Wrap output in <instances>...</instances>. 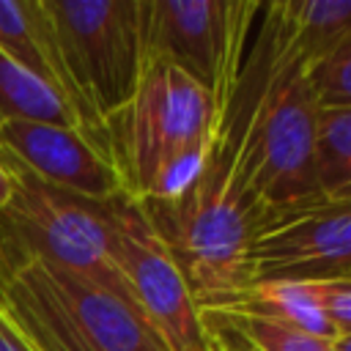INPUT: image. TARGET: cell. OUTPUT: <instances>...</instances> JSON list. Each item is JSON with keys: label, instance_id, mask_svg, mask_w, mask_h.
<instances>
[{"label": "cell", "instance_id": "cell-11", "mask_svg": "<svg viewBox=\"0 0 351 351\" xmlns=\"http://www.w3.org/2000/svg\"><path fill=\"white\" fill-rule=\"evenodd\" d=\"M0 49L55 85L74 107L44 0H0Z\"/></svg>", "mask_w": 351, "mask_h": 351}, {"label": "cell", "instance_id": "cell-5", "mask_svg": "<svg viewBox=\"0 0 351 351\" xmlns=\"http://www.w3.org/2000/svg\"><path fill=\"white\" fill-rule=\"evenodd\" d=\"M217 132L211 96L167 63H145L129 107L110 123V151L126 195L145 200L156 176L178 156L211 148Z\"/></svg>", "mask_w": 351, "mask_h": 351}, {"label": "cell", "instance_id": "cell-8", "mask_svg": "<svg viewBox=\"0 0 351 351\" xmlns=\"http://www.w3.org/2000/svg\"><path fill=\"white\" fill-rule=\"evenodd\" d=\"M351 271V197H315L263 217L247 250V282Z\"/></svg>", "mask_w": 351, "mask_h": 351}, {"label": "cell", "instance_id": "cell-2", "mask_svg": "<svg viewBox=\"0 0 351 351\" xmlns=\"http://www.w3.org/2000/svg\"><path fill=\"white\" fill-rule=\"evenodd\" d=\"M74 110L110 148V123L129 107L145 71V0H44ZM112 154V151H110Z\"/></svg>", "mask_w": 351, "mask_h": 351}, {"label": "cell", "instance_id": "cell-15", "mask_svg": "<svg viewBox=\"0 0 351 351\" xmlns=\"http://www.w3.org/2000/svg\"><path fill=\"white\" fill-rule=\"evenodd\" d=\"M313 173L318 197H351V110H318Z\"/></svg>", "mask_w": 351, "mask_h": 351}, {"label": "cell", "instance_id": "cell-21", "mask_svg": "<svg viewBox=\"0 0 351 351\" xmlns=\"http://www.w3.org/2000/svg\"><path fill=\"white\" fill-rule=\"evenodd\" d=\"M340 277H348V280H351V271H346V274H340Z\"/></svg>", "mask_w": 351, "mask_h": 351}, {"label": "cell", "instance_id": "cell-20", "mask_svg": "<svg viewBox=\"0 0 351 351\" xmlns=\"http://www.w3.org/2000/svg\"><path fill=\"white\" fill-rule=\"evenodd\" d=\"M332 351H351V332L337 335V337L332 340Z\"/></svg>", "mask_w": 351, "mask_h": 351}, {"label": "cell", "instance_id": "cell-7", "mask_svg": "<svg viewBox=\"0 0 351 351\" xmlns=\"http://www.w3.org/2000/svg\"><path fill=\"white\" fill-rule=\"evenodd\" d=\"M112 225V258L140 318L165 351H211L203 315L170 250L129 195L107 203Z\"/></svg>", "mask_w": 351, "mask_h": 351}, {"label": "cell", "instance_id": "cell-10", "mask_svg": "<svg viewBox=\"0 0 351 351\" xmlns=\"http://www.w3.org/2000/svg\"><path fill=\"white\" fill-rule=\"evenodd\" d=\"M277 47L307 74L351 38V0H285L263 5Z\"/></svg>", "mask_w": 351, "mask_h": 351}, {"label": "cell", "instance_id": "cell-4", "mask_svg": "<svg viewBox=\"0 0 351 351\" xmlns=\"http://www.w3.org/2000/svg\"><path fill=\"white\" fill-rule=\"evenodd\" d=\"M11 167L16 189L0 211V271L38 261L112 291L132 304L112 258L110 200L96 203L60 192L19 165L11 162Z\"/></svg>", "mask_w": 351, "mask_h": 351}, {"label": "cell", "instance_id": "cell-12", "mask_svg": "<svg viewBox=\"0 0 351 351\" xmlns=\"http://www.w3.org/2000/svg\"><path fill=\"white\" fill-rule=\"evenodd\" d=\"M200 310H244V313H258L269 315L277 321H285L313 337L321 340H335L337 329L332 321L324 315L313 288L307 280H258L247 282L236 293L217 299Z\"/></svg>", "mask_w": 351, "mask_h": 351}, {"label": "cell", "instance_id": "cell-9", "mask_svg": "<svg viewBox=\"0 0 351 351\" xmlns=\"http://www.w3.org/2000/svg\"><path fill=\"white\" fill-rule=\"evenodd\" d=\"M0 154L47 186L85 200L107 203L126 195L110 148L77 126L5 121L0 123Z\"/></svg>", "mask_w": 351, "mask_h": 351}, {"label": "cell", "instance_id": "cell-16", "mask_svg": "<svg viewBox=\"0 0 351 351\" xmlns=\"http://www.w3.org/2000/svg\"><path fill=\"white\" fill-rule=\"evenodd\" d=\"M318 110H351V38L307 71Z\"/></svg>", "mask_w": 351, "mask_h": 351}, {"label": "cell", "instance_id": "cell-6", "mask_svg": "<svg viewBox=\"0 0 351 351\" xmlns=\"http://www.w3.org/2000/svg\"><path fill=\"white\" fill-rule=\"evenodd\" d=\"M261 3L145 0V63H167L197 82L214 101L217 126L233 99L244 44ZM217 134V132H214Z\"/></svg>", "mask_w": 351, "mask_h": 351}, {"label": "cell", "instance_id": "cell-19", "mask_svg": "<svg viewBox=\"0 0 351 351\" xmlns=\"http://www.w3.org/2000/svg\"><path fill=\"white\" fill-rule=\"evenodd\" d=\"M14 189H16V176H14V167L11 162L0 154V211L8 206V200L14 197Z\"/></svg>", "mask_w": 351, "mask_h": 351}, {"label": "cell", "instance_id": "cell-3", "mask_svg": "<svg viewBox=\"0 0 351 351\" xmlns=\"http://www.w3.org/2000/svg\"><path fill=\"white\" fill-rule=\"evenodd\" d=\"M0 307L36 351H165L126 299L38 261L0 271Z\"/></svg>", "mask_w": 351, "mask_h": 351}, {"label": "cell", "instance_id": "cell-13", "mask_svg": "<svg viewBox=\"0 0 351 351\" xmlns=\"http://www.w3.org/2000/svg\"><path fill=\"white\" fill-rule=\"evenodd\" d=\"M200 315L211 351H332L329 340L269 315L244 310H200Z\"/></svg>", "mask_w": 351, "mask_h": 351}, {"label": "cell", "instance_id": "cell-18", "mask_svg": "<svg viewBox=\"0 0 351 351\" xmlns=\"http://www.w3.org/2000/svg\"><path fill=\"white\" fill-rule=\"evenodd\" d=\"M0 351H36L27 337L16 329V324L5 315V310L0 307Z\"/></svg>", "mask_w": 351, "mask_h": 351}, {"label": "cell", "instance_id": "cell-1", "mask_svg": "<svg viewBox=\"0 0 351 351\" xmlns=\"http://www.w3.org/2000/svg\"><path fill=\"white\" fill-rule=\"evenodd\" d=\"M140 206L178 263L197 307L247 285V250L261 208L239 176L233 145L222 129H217L206 165L184 195Z\"/></svg>", "mask_w": 351, "mask_h": 351}, {"label": "cell", "instance_id": "cell-17", "mask_svg": "<svg viewBox=\"0 0 351 351\" xmlns=\"http://www.w3.org/2000/svg\"><path fill=\"white\" fill-rule=\"evenodd\" d=\"M324 315L332 321L337 335L351 332V280L348 277H318L307 280Z\"/></svg>", "mask_w": 351, "mask_h": 351}, {"label": "cell", "instance_id": "cell-14", "mask_svg": "<svg viewBox=\"0 0 351 351\" xmlns=\"http://www.w3.org/2000/svg\"><path fill=\"white\" fill-rule=\"evenodd\" d=\"M5 121H41L82 129L77 110L55 85L0 49V123Z\"/></svg>", "mask_w": 351, "mask_h": 351}]
</instances>
